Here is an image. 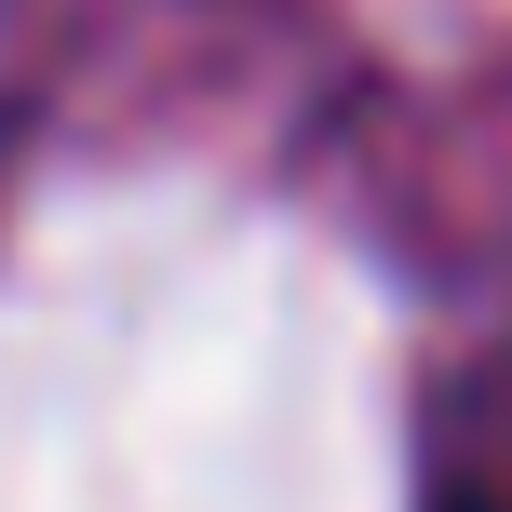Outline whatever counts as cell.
Listing matches in <instances>:
<instances>
[{"label": "cell", "mask_w": 512, "mask_h": 512, "mask_svg": "<svg viewBox=\"0 0 512 512\" xmlns=\"http://www.w3.org/2000/svg\"><path fill=\"white\" fill-rule=\"evenodd\" d=\"M445 512H512V499H445Z\"/></svg>", "instance_id": "6da1fadb"}]
</instances>
